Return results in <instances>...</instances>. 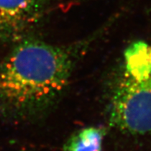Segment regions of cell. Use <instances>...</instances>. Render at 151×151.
Returning <instances> with one entry per match:
<instances>
[{
	"label": "cell",
	"mask_w": 151,
	"mask_h": 151,
	"mask_svg": "<svg viewBox=\"0 0 151 151\" xmlns=\"http://www.w3.org/2000/svg\"><path fill=\"white\" fill-rule=\"evenodd\" d=\"M73 60L63 48L25 40L0 66V105L16 115L47 109L67 85Z\"/></svg>",
	"instance_id": "1"
},
{
	"label": "cell",
	"mask_w": 151,
	"mask_h": 151,
	"mask_svg": "<svg viewBox=\"0 0 151 151\" xmlns=\"http://www.w3.org/2000/svg\"><path fill=\"white\" fill-rule=\"evenodd\" d=\"M109 121L123 133L151 136V44L137 42L126 51L111 97Z\"/></svg>",
	"instance_id": "2"
},
{
	"label": "cell",
	"mask_w": 151,
	"mask_h": 151,
	"mask_svg": "<svg viewBox=\"0 0 151 151\" xmlns=\"http://www.w3.org/2000/svg\"><path fill=\"white\" fill-rule=\"evenodd\" d=\"M47 0H0V41L16 36L41 15Z\"/></svg>",
	"instance_id": "3"
},
{
	"label": "cell",
	"mask_w": 151,
	"mask_h": 151,
	"mask_svg": "<svg viewBox=\"0 0 151 151\" xmlns=\"http://www.w3.org/2000/svg\"><path fill=\"white\" fill-rule=\"evenodd\" d=\"M106 133L102 127H88L74 133L63 145V151H102Z\"/></svg>",
	"instance_id": "4"
}]
</instances>
